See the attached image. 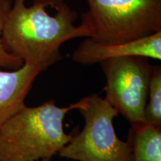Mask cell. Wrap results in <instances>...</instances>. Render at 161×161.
<instances>
[{
	"mask_svg": "<svg viewBox=\"0 0 161 161\" xmlns=\"http://www.w3.org/2000/svg\"><path fill=\"white\" fill-rule=\"evenodd\" d=\"M78 14L65 0H14L2 41L6 51L44 70L62 58L60 46L81 37Z\"/></svg>",
	"mask_w": 161,
	"mask_h": 161,
	"instance_id": "obj_1",
	"label": "cell"
},
{
	"mask_svg": "<svg viewBox=\"0 0 161 161\" xmlns=\"http://www.w3.org/2000/svg\"><path fill=\"white\" fill-rule=\"evenodd\" d=\"M80 102L58 107L44 102L36 107L23 106L0 126V160L37 161L51 160L71 140L64 120Z\"/></svg>",
	"mask_w": 161,
	"mask_h": 161,
	"instance_id": "obj_2",
	"label": "cell"
},
{
	"mask_svg": "<svg viewBox=\"0 0 161 161\" xmlns=\"http://www.w3.org/2000/svg\"><path fill=\"white\" fill-rule=\"evenodd\" d=\"M78 27L81 37L125 43L161 31V0H86Z\"/></svg>",
	"mask_w": 161,
	"mask_h": 161,
	"instance_id": "obj_3",
	"label": "cell"
},
{
	"mask_svg": "<svg viewBox=\"0 0 161 161\" xmlns=\"http://www.w3.org/2000/svg\"><path fill=\"white\" fill-rule=\"evenodd\" d=\"M83 129L61 148L62 158L78 161H133L128 142L121 140L114 127L118 113L97 94L79 101Z\"/></svg>",
	"mask_w": 161,
	"mask_h": 161,
	"instance_id": "obj_4",
	"label": "cell"
},
{
	"mask_svg": "<svg viewBox=\"0 0 161 161\" xmlns=\"http://www.w3.org/2000/svg\"><path fill=\"white\" fill-rule=\"evenodd\" d=\"M106 78L105 99L130 125L145 122L153 66L148 58L126 56L99 63Z\"/></svg>",
	"mask_w": 161,
	"mask_h": 161,
	"instance_id": "obj_5",
	"label": "cell"
},
{
	"mask_svg": "<svg viewBox=\"0 0 161 161\" xmlns=\"http://www.w3.org/2000/svg\"><path fill=\"white\" fill-rule=\"evenodd\" d=\"M138 56L161 60V31L125 43L105 44L86 38L73 52L76 63L91 65L110 58Z\"/></svg>",
	"mask_w": 161,
	"mask_h": 161,
	"instance_id": "obj_6",
	"label": "cell"
},
{
	"mask_svg": "<svg viewBox=\"0 0 161 161\" xmlns=\"http://www.w3.org/2000/svg\"><path fill=\"white\" fill-rule=\"evenodd\" d=\"M44 69L24 63L12 71L0 70V126L25 106V99L35 78Z\"/></svg>",
	"mask_w": 161,
	"mask_h": 161,
	"instance_id": "obj_7",
	"label": "cell"
},
{
	"mask_svg": "<svg viewBox=\"0 0 161 161\" xmlns=\"http://www.w3.org/2000/svg\"><path fill=\"white\" fill-rule=\"evenodd\" d=\"M127 142L133 161H161V126L146 122L133 124Z\"/></svg>",
	"mask_w": 161,
	"mask_h": 161,
	"instance_id": "obj_8",
	"label": "cell"
},
{
	"mask_svg": "<svg viewBox=\"0 0 161 161\" xmlns=\"http://www.w3.org/2000/svg\"><path fill=\"white\" fill-rule=\"evenodd\" d=\"M148 99L145 108V122L161 126V68L153 66L148 88Z\"/></svg>",
	"mask_w": 161,
	"mask_h": 161,
	"instance_id": "obj_9",
	"label": "cell"
},
{
	"mask_svg": "<svg viewBox=\"0 0 161 161\" xmlns=\"http://www.w3.org/2000/svg\"><path fill=\"white\" fill-rule=\"evenodd\" d=\"M11 5V0H0V67L16 69L23 66L24 62L6 51L2 41L4 24Z\"/></svg>",
	"mask_w": 161,
	"mask_h": 161,
	"instance_id": "obj_10",
	"label": "cell"
},
{
	"mask_svg": "<svg viewBox=\"0 0 161 161\" xmlns=\"http://www.w3.org/2000/svg\"><path fill=\"white\" fill-rule=\"evenodd\" d=\"M41 161H50V160H42Z\"/></svg>",
	"mask_w": 161,
	"mask_h": 161,
	"instance_id": "obj_11",
	"label": "cell"
},
{
	"mask_svg": "<svg viewBox=\"0 0 161 161\" xmlns=\"http://www.w3.org/2000/svg\"><path fill=\"white\" fill-rule=\"evenodd\" d=\"M0 161H1V160H0Z\"/></svg>",
	"mask_w": 161,
	"mask_h": 161,
	"instance_id": "obj_12",
	"label": "cell"
}]
</instances>
